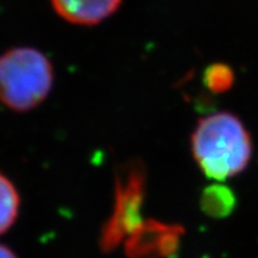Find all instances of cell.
<instances>
[{
  "label": "cell",
  "mask_w": 258,
  "mask_h": 258,
  "mask_svg": "<svg viewBox=\"0 0 258 258\" xmlns=\"http://www.w3.org/2000/svg\"><path fill=\"white\" fill-rule=\"evenodd\" d=\"M191 152L203 173L224 181L248 167L252 139L236 115L215 113L200 119L191 135Z\"/></svg>",
  "instance_id": "cell-1"
},
{
  "label": "cell",
  "mask_w": 258,
  "mask_h": 258,
  "mask_svg": "<svg viewBox=\"0 0 258 258\" xmlns=\"http://www.w3.org/2000/svg\"><path fill=\"white\" fill-rule=\"evenodd\" d=\"M54 69L49 58L32 47H15L0 55V102L13 111H29L49 96Z\"/></svg>",
  "instance_id": "cell-2"
},
{
  "label": "cell",
  "mask_w": 258,
  "mask_h": 258,
  "mask_svg": "<svg viewBox=\"0 0 258 258\" xmlns=\"http://www.w3.org/2000/svg\"><path fill=\"white\" fill-rule=\"evenodd\" d=\"M146 168L137 160L126 164L118 172L114 209L102 229L101 246L104 250L117 248L143 222L141 211L146 197Z\"/></svg>",
  "instance_id": "cell-3"
},
{
  "label": "cell",
  "mask_w": 258,
  "mask_h": 258,
  "mask_svg": "<svg viewBox=\"0 0 258 258\" xmlns=\"http://www.w3.org/2000/svg\"><path fill=\"white\" fill-rule=\"evenodd\" d=\"M183 228L147 219L127 236L126 253L130 258H163L177 250Z\"/></svg>",
  "instance_id": "cell-4"
},
{
  "label": "cell",
  "mask_w": 258,
  "mask_h": 258,
  "mask_svg": "<svg viewBox=\"0 0 258 258\" xmlns=\"http://www.w3.org/2000/svg\"><path fill=\"white\" fill-rule=\"evenodd\" d=\"M122 0H51L59 16L76 25H96L110 17Z\"/></svg>",
  "instance_id": "cell-5"
},
{
  "label": "cell",
  "mask_w": 258,
  "mask_h": 258,
  "mask_svg": "<svg viewBox=\"0 0 258 258\" xmlns=\"http://www.w3.org/2000/svg\"><path fill=\"white\" fill-rule=\"evenodd\" d=\"M236 198L232 190L222 185H213L205 189L201 197V207L206 215L222 219L232 213L235 209Z\"/></svg>",
  "instance_id": "cell-6"
},
{
  "label": "cell",
  "mask_w": 258,
  "mask_h": 258,
  "mask_svg": "<svg viewBox=\"0 0 258 258\" xmlns=\"http://www.w3.org/2000/svg\"><path fill=\"white\" fill-rule=\"evenodd\" d=\"M20 210V196L16 186L0 172V235L15 224Z\"/></svg>",
  "instance_id": "cell-7"
},
{
  "label": "cell",
  "mask_w": 258,
  "mask_h": 258,
  "mask_svg": "<svg viewBox=\"0 0 258 258\" xmlns=\"http://www.w3.org/2000/svg\"><path fill=\"white\" fill-rule=\"evenodd\" d=\"M235 74L224 63H214L205 72V84L213 93H226L232 88Z\"/></svg>",
  "instance_id": "cell-8"
},
{
  "label": "cell",
  "mask_w": 258,
  "mask_h": 258,
  "mask_svg": "<svg viewBox=\"0 0 258 258\" xmlns=\"http://www.w3.org/2000/svg\"><path fill=\"white\" fill-rule=\"evenodd\" d=\"M0 258H17V255L8 246L0 244Z\"/></svg>",
  "instance_id": "cell-9"
}]
</instances>
